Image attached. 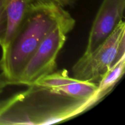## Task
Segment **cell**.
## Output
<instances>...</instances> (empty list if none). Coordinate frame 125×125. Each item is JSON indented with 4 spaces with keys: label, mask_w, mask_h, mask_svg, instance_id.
Here are the masks:
<instances>
[{
    "label": "cell",
    "mask_w": 125,
    "mask_h": 125,
    "mask_svg": "<svg viewBox=\"0 0 125 125\" xmlns=\"http://www.w3.org/2000/svg\"><path fill=\"white\" fill-rule=\"evenodd\" d=\"M125 54L117 60L97 83V94L103 100L124 75Z\"/></svg>",
    "instance_id": "obj_8"
},
{
    "label": "cell",
    "mask_w": 125,
    "mask_h": 125,
    "mask_svg": "<svg viewBox=\"0 0 125 125\" xmlns=\"http://www.w3.org/2000/svg\"><path fill=\"white\" fill-rule=\"evenodd\" d=\"M9 85H10L9 82L3 73L1 72L0 68V95L4 92V90Z\"/></svg>",
    "instance_id": "obj_10"
},
{
    "label": "cell",
    "mask_w": 125,
    "mask_h": 125,
    "mask_svg": "<svg viewBox=\"0 0 125 125\" xmlns=\"http://www.w3.org/2000/svg\"><path fill=\"white\" fill-rule=\"evenodd\" d=\"M124 54L125 23L122 20L104 41L77 61L72 67L73 78L97 83L109 68Z\"/></svg>",
    "instance_id": "obj_4"
},
{
    "label": "cell",
    "mask_w": 125,
    "mask_h": 125,
    "mask_svg": "<svg viewBox=\"0 0 125 125\" xmlns=\"http://www.w3.org/2000/svg\"><path fill=\"white\" fill-rule=\"evenodd\" d=\"M96 96L79 100L35 85L0 101V125H43L74 118L102 101Z\"/></svg>",
    "instance_id": "obj_1"
},
{
    "label": "cell",
    "mask_w": 125,
    "mask_h": 125,
    "mask_svg": "<svg viewBox=\"0 0 125 125\" xmlns=\"http://www.w3.org/2000/svg\"><path fill=\"white\" fill-rule=\"evenodd\" d=\"M75 24V20L70 16L46 35L26 63L15 85H34L43 77L56 70L59 54Z\"/></svg>",
    "instance_id": "obj_3"
},
{
    "label": "cell",
    "mask_w": 125,
    "mask_h": 125,
    "mask_svg": "<svg viewBox=\"0 0 125 125\" xmlns=\"http://www.w3.org/2000/svg\"><path fill=\"white\" fill-rule=\"evenodd\" d=\"M34 85L79 100H87L99 96L97 94V83L72 78L65 69L54 71L39 79Z\"/></svg>",
    "instance_id": "obj_6"
},
{
    "label": "cell",
    "mask_w": 125,
    "mask_h": 125,
    "mask_svg": "<svg viewBox=\"0 0 125 125\" xmlns=\"http://www.w3.org/2000/svg\"><path fill=\"white\" fill-rule=\"evenodd\" d=\"M70 16L65 7L53 2H39L28 8L0 59L1 71L10 85H15L26 63L46 35Z\"/></svg>",
    "instance_id": "obj_2"
},
{
    "label": "cell",
    "mask_w": 125,
    "mask_h": 125,
    "mask_svg": "<svg viewBox=\"0 0 125 125\" xmlns=\"http://www.w3.org/2000/svg\"><path fill=\"white\" fill-rule=\"evenodd\" d=\"M7 25L6 0H0V46L6 35Z\"/></svg>",
    "instance_id": "obj_9"
},
{
    "label": "cell",
    "mask_w": 125,
    "mask_h": 125,
    "mask_svg": "<svg viewBox=\"0 0 125 125\" xmlns=\"http://www.w3.org/2000/svg\"><path fill=\"white\" fill-rule=\"evenodd\" d=\"M76 0H6L7 25L6 35L1 48L2 53L5 51L21 21L24 13L30 6L44 2H53L66 8L72 6Z\"/></svg>",
    "instance_id": "obj_7"
},
{
    "label": "cell",
    "mask_w": 125,
    "mask_h": 125,
    "mask_svg": "<svg viewBox=\"0 0 125 125\" xmlns=\"http://www.w3.org/2000/svg\"><path fill=\"white\" fill-rule=\"evenodd\" d=\"M125 0H103L93 21L83 54L94 51L112 32L123 20Z\"/></svg>",
    "instance_id": "obj_5"
}]
</instances>
